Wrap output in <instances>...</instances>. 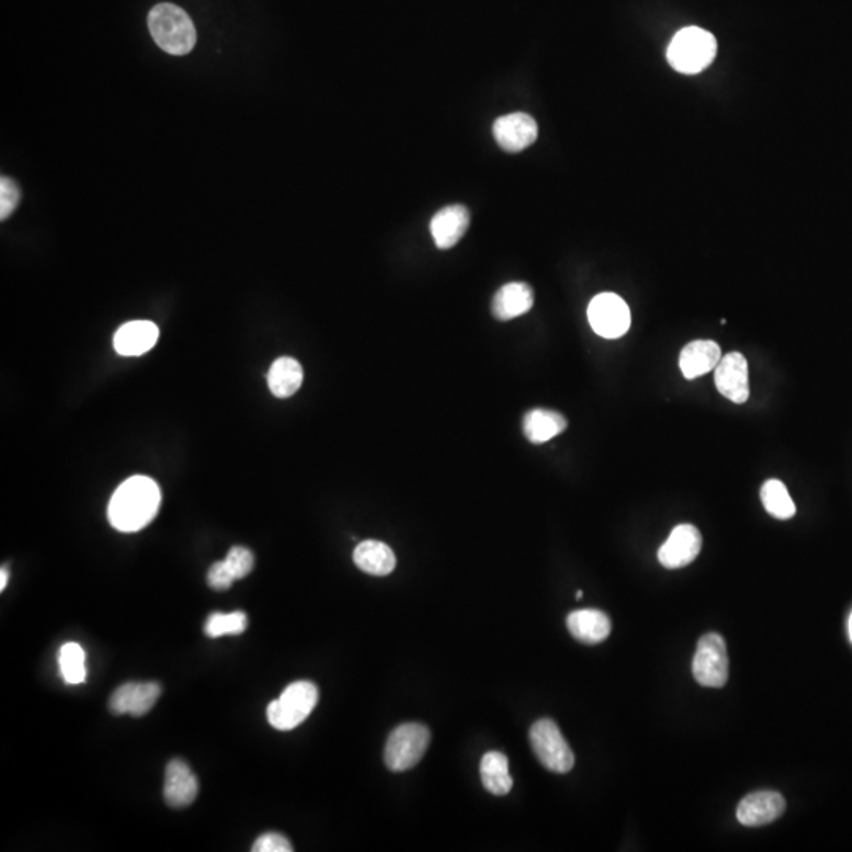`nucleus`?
I'll use <instances>...</instances> for the list:
<instances>
[{"label": "nucleus", "instance_id": "obj_1", "mask_svg": "<svg viewBox=\"0 0 852 852\" xmlns=\"http://www.w3.org/2000/svg\"><path fill=\"white\" fill-rule=\"evenodd\" d=\"M161 491L146 475H135L117 488L108 505L109 523L120 532H138L157 516Z\"/></svg>", "mask_w": 852, "mask_h": 852}, {"label": "nucleus", "instance_id": "obj_2", "mask_svg": "<svg viewBox=\"0 0 852 852\" xmlns=\"http://www.w3.org/2000/svg\"><path fill=\"white\" fill-rule=\"evenodd\" d=\"M149 30L155 43L172 56L190 53L198 38L188 13L174 4H158L150 10Z\"/></svg>", "mask_w": 852, "mask_h": 852}, {"label": "nucleus", "instance_id": "obj_3", "mask_svg": "<svg viewBox=\"0 0 852 852\" xmlns=\"http://www.w3.org/2000/svg\"><path fill=\"white\" fill-rule=\"evenodd\" d=\"M668 62L684 75H696L706 70L717 56V40L701 27H685L669 43Z\"/></svg>", "mask_w": 852, "mask_h": 852}, {"label": "nucleus", "instance_id": "obj_4", "mask_svg": "<svg viewBox=\"0 0 852 852\" xmlns=\"http://www.w3.org/2000/svg\"><path fill=\"white\" fill-rule=\"evenodd\" d=\"M318 699V687L313 682H292L267 707V720L278 731H291L310 717Z\"/></svg>", "mask_w": 852, "mask_h": 852}, {"label": "nucleus", "instance_id": "obj_5", "mask_svg": "<svg viewBox=\"0 0 852 852\" xmlns=\"http://www.w3.org/2000/svg\"><path fill=\"white\" fill-rule=\"evenodd\" d=\"M430 729L420 723H403L393 729L385 744V766L404 772L420 763L430 745Z\"/></svg>", "mask_w": 852, "mask_h": 852}, {"label": "nucleus", "instance_id": "obj_6", "mask_svg": "<svg viewBox=\"0 0 852 852\" xmlns=\"http://www.w3.org/2000/svg\"><path fill=\"white\" fill-rule=\"evenodd\" d=\"M529 740L540 763L554 774H567L575 766V755L561 729L550 718H543L532 725Z\"/></svg>", "mask_w": 852, "mask_h": 852}, {"label": "nucleus", "instance_id": "obj_7", "mask_svg": "<svg viewBox=\"0 0 852 852\" xmlns=\"http://www.w3.org/2000/svg\"><path fill=\"white\" fill-rule=\"evenodd\" d=\"M692 671L696 682L703 687H725L729 676V658L722 636L718 633H707L699 639Z\"/></svg>", "mask_w": 852, "mask_h": 852}, {"label": "nucleus", "instance_id": "obj_8", "mask_svg": "<svg viewBox=\"0 0 852 852\" xmlns=\"http://www.w3.org/2000/svg\"><path fill=\"white\" fill-rule=\"evenodd\" d=\"M587 319L592 330L608 340L622 337L632 324L630 308L622 297L613 292H603L591 300L587 308Z\"/></svg>", "mask_w": 852, "mask_h": 852}, {"label": "nucleus", "instance_id": "obj_9", "mask_svg": "<svg viewBox=\"0 0 852 852\" xmlns=\"http://www.w3.org/2000/svg\"><path fill=\"white\" fill-rule=\"evenodd\" d=\"M161 695L157 682H127L120 685L109 699V710L114 715L144 717L149 714Z\"/></svg>", "mask_w": 852, "mask_h": 852}, {"label": "nucleus", "instance_id": "obj_10", "mask_svg": "<svg viewBox=\"0 0 852 852\" xmlns=\"http://www.w3.org/2000/svg\"><path fill=\"white\" fill-rule=\"evenodd\" d=\"M703 546V537L692 524L676 526L658 550V561L665 568H682L692 564Z\"/></svg>", "mask_w": 852, "mask_h": 852}, {"label": "nucleus", "instance_id": "obj_11", "mask_svg": "<svg viewBox=\"0 0 852 852\" xmlns=\"http://www.w3.org/2000/svg\"><path fill=\"white\" fill-rule=\"evenodd\" d=\"M715 385L723 397L736 404H744L750 397L748 363L740 352H729L715 368Z\"/></svg>", "mask_w": 852, "mask_h": 852}, {"label": "nucleus", "instance_id": "obj_12", "mask_svg": "<svg viewBox=\"0 0 852 852\" xmlns=\"http://www.w3.org/2000/svg\"><path fill=\"white\" fill-rule=\"evenodd\" d=\"M494 139L507 152H521L534 144L539 127L534 117L526 113H513L499 117L494 122Z\"/></svg>", "mask_w": 852, "mask_h": 852}, {"label": "nucleus", "instance_id": "obj_13", "mask_svg": "<svg viewBox=\"0 0 852 852\" xmlns=\"http://www.w3.org/2000/svg\"><path fill=\"white\" fill-rule=\"evenodd\" d=\"M785 810V797L780 793L758 791L740 800L736 815L742 826L761 827L777 821Z\"/></svg>", "mask_w": 852, "mask_h": 852}, {"label": "nucleus", "instance_id": "obj_14", "mask_svg": "<svg viewBox=\"0 0 852 852\" xmlns=\"http://www.w3.org/2000/svg\"><path fill=\"white\" fill-rule=\"evenodd\" d=\"M199 793V783L193 770L182 759H172L166 766L165 794L166 804L172 808H185L195 802Z\"/></svg>", "mask_w": 852, "mask_h": 852}, {"label": "nucleus", "instance_id": "obj_15", "mask_svg": "<svg viewBox=\"0 0 852 852\" xmlns=\"http://www.w3.org/2000/svg\"><path fill=\"white\" fill-rule=\"evenodd\" d=\"M469 221H471V215L464 206H449L439 210L430 225L434 243L441 250L455 247L468 231Z\"/></svg>", "mask_w": 852, "mask_h": 852}, {"label": "nucleus", "instance_id": "obj_16", "mask_svg": "<svg viewBox=\"0 0 852 852\" xmlns=\"http://www.w3.org/2000/svg\"><path fill=\"white\" fill-rule=\"evenodd\" d=\"M160 330L150 321H131L124 324L114 335V349L125 357L142 355L157 344Z\"/></svg>", "mask_w": 852, "mask_h": 852}, {"label": "nucleus", "instance_id": "obj_17", "mask_svg": "<svg viewBox=\"0 0 852 852\" xmlns=\"http://www.w3.org/2000/svg\"><path fill=\"white\" fill-rule=\"evenodd\" d=\"M720 360H722V349L715 341L696 340L682 349L679 367L685 379L692 381L715 370Z\"/></svg>", "mask_w": 852, "mask_h": 852}, {"label": "nucleus", "instance_id": "obj_18", "mask_svg": "<svg viewBox=\"0 0 852 852\" xmlns=\"http://www.w3.org/2000/svg\"><path fill=\"white\" fill-rule=\"evenodd\" d=\"M534 307V291L526 283H509L494 294L491 302L493 316L499 321L523 316Z\"/></svg>", "mask_w": 852, "mask_h": 852}, {"label": "nucleus", "instance_id": "obj_19", "mask_svg": "<svg viewBox=\"0 0 852 852\" xmlns=\"http://www.w3.org/2000/svg\"><path fill=\"white\" fill-rule=\"evenodd\" d=\"M568 632L573 638L584 644H598L605 641L611 633L610 617L603 611H573L567 617Z\"/></svg>", "mask_w": 852, "mask_h": 852}, {"label": "nucleus", "instance_id": "obj_20", "mask_svg": "<svg viewBox=\"0 0 852 852\" xmlns=\"http://www.w3.org/2000/svg\"><path fill=\"white\" fill-rule=\"evenodd\" d=\"M354 564L373 576H387L397 567V557L392 548L378 540H365L354 550Z\"/></svg>", "mask_w": 852, "mask_h": 852}, {"label": "nucleus", "instance_id": "obj_21", "mask_svg": "<svg viewBox=\"0 0 852 852\" xmlns=\"http://www.w3.org/2000/svg\"><path fill=\"white\" fill-rule=\"evenodd\" d=\"M567 430L564 415L550 409H532L523 419V433L532 444H545Z\"/></svg>", "mask_w": 852, "mask_h": 852}, {"label": "nucleus", "instance_id": "obj_22", "mask_svg": "<svg viewBox=\"0 0 852 852\" xmlns=\"http://www.w3.org/2000/svg\"><path fill=\"white\" fill-rule=\"evenodd\" d=\"M267 381H269L270 392L275 397H292L303 382L302 365L292 357H280L272 363Z\"/></svg>", "mask_w": 852, "mask_h": 852}, {"label": "nucleus", "instance_id": "obj_23", "mask_svg": "<svg viewBox=\"0 0 852 852\" xmlns=\"http://www.w3.org/2000/svg\"><path fill=\"white\" fill-rule=\"evenodd\" d=\"M480 777L488 793L494 796H505L513 788V778L510 775L509 759L499 752L486 753L480 763Z\"/></svg>", "mask_w": 852, "mask_h": 852}, {"label": "nucleus", "instance_id": "obj_24", "mask_svg": "<svg viewBox=\"0 0 852 852\" xmlns=\"http://www.w3.org/2000/svg\"><path fill=\"white\" fill-rule=\"evenodd\" d=\"M761 501L767 513L777 520H789L796 515V504L781 480H767L761 488Z\"/></svg>", "mask_w": 852, "mask_h": 852}, {"label": "nucleus", "instance_id": "obj_25", "mask_svg": "<svg viewBox=\"0 0 852 852\" xmlns=\"http://www.w3.org/2000/svg\"><path fill=\"white\" fill-rule=\"evenodd\" d=\"M59 666L60 674L68 685L86 681V652L78 643H67L60 647Z\"/></svg>", "mask_w": 852, "mask_h": 852}, {"label": "nucleus", "instance_id": "obj_26", "mask_svg": "<svg viewBox=\"0 0 852 852\" xmlns=\"http://www.w3.org/2000/svg\"><path fill=\"white\" fill-rule=\"evenodd\" d=\"M248 627V617L243 611L234 613H213L207 617L204 632L209 638L242 635Z\"/></svg>", "mask_w": 852, "mask_h": 852}, {"label": "nucleus", "instance_id": "obj_27", "mask_svg": "<svg viewBox=\"0 0 852 852\" xmlns=\"http://www.w3.org/2000/svg\"><path fill=\"white\" fill-rule=\"evenodd\" d=\"M225 562L229 570H231L232 575H234V578L242 580L245 576L250 575L251 570L255 567V556H253V553L248 548L234 546V548L229 550Z\"/></svg>", "mask_w": 852, "mask_h": 852}, {"label": "nucleus", "instance_id": "obj_28", "mask_svg": "<svg viewBox=\"0 0 852 852\" xmlns=\"http://www.w3.org/2000/svg\"><path fill=\"white\" fill-rule=\"evenodd\" d=\"M19 199H21V191H19L15 180L10 179V177H2L0 179V218L2 220L12 215L13 210L19 204Z\"/></svg>", "mask_w": 852, "mask_h": 852}, {"label": "nucleus", "instance_id": "obj_29", "mask_svg": "<svg viewBox=\"0 0 852 852\" xmlns=\"http://www.w3.org/2000/svg\"><path fill=\"white\" fill-rule=\"evenodd\" d=\"M237 581L229 570L225 561L215 562L207 573V584L213 591H228L229 587Z\"/></svg>", "mask_w": 852, "mask_h": 852}, {"label": "nucleus", "instance_id": "obj_30", "mask_svg": "<svg viewBox=\"0 0 852 852\" xmlns=\"http://www.w3.org/2000/svg\"><path fill=\"white\" fill-rule=\"evenodd\" d=\"M253 852H291L292 846L288 838L275 832L261 835L251 848Z\"/></svg>", "mask_w": 852, "mask_h": 852}, {"label": "nucleus", "instance_id": "obj_31", "mask_svg": "<svg viewBox=\"0 0 852 852\" xmlns=\"http://www.w3.org/2000/svg\"><path fill=\"white\" fill-rule=\"evenodd\" d=\"M8 584V570L7 568H2L0 570V591H4L5 587Z\"/></svg>", "mask_w": 852, "mask_h": 852}, {"label": "nucleus", "instance_id": "obj_32", "mask_svg": "<svg viewBox=\"0 0 852 852\" xmlns=\"http://www.w3.org/2000/svg\"><path fill=\"white\" fill-rule=\"evenodd\" d=\"M848 633H849V639H851V643H852V613L849 614Z\"/></svg>", "mask_w": 852, "mask_h": 852}, {"label": "nucleus", "instance_id": "obj_33", "mask_svg": "<svg viewBox=\"0 0 852 852\" xmlns=\"http://www.w3.org/2000/svg\"><path fill=\"white\" fill-rule=\"evenodd\" d=\"M576 598H578V600H581V598H583V592H581V591L576 592Z\"/></svg>", "mask_w": 852, "mask_h": 852}]
</instances>
